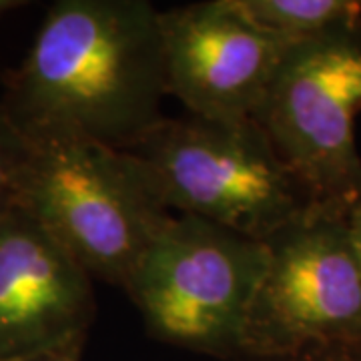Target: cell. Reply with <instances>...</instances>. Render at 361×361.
Here are the masks:
<instances>
[{"label":"cell","mask_w":361,"mask_h":361,"mask_svg":"<svg viewBox=\"0 0 361 361\" xmlns=\"http://www.w3.org/2000/svg\"><path fill=\"white\" fill-rule=\"evenodd\" d=\"M239 360L287 355L361 336V265L348 215L311 205L275 231Z\"/></svg>","instance_id":"8992f818"},{"label":"cell","mask_w":361,"mask_h":361,"mask_svg":"<svg viewBox=\"0 0 361 361\" xmlns=\"http://www.w3.org/2000/svg\"><path fill=\"white\" fill-rule=\"evenodd\" d=\"M241 361H361V336L329 341V343H317L277 357Z\"/></svg>","instance_id":"8fae6325"},{"label":"cell","mask_w":361,"mask_h":361,"mask_svg":"<svg viewBox=\"0 0 361 361\" xmlns=\"http://www.w3.org/2000/svg\"><path fill=\"white\" fill-rule=\"evenodd\" d=\"M167 94L187 113L253 118L291 47L255 26L235 0L161 11Z\"/></svg>","instance_id":"52a82bcc"},{"label":"cell","mask_w":361,"mask_h":361,"mask_svg":"<svg viewBox=\"0 0 361 361\" xmlns=\"http://www.w3.org/2000/svg\"><path fill=\"white\" fill-rule=\"evenodd\" d=\"M161 11L147 0H59L4 77L20 130H63L129 151L163 118Z\"/></svg>","instance_id":"6da1fadb"},{"label":"cell","mask_w":361,"mask_h":361,"mask_svg":"<svg viewBox=\"0 0 361 361\" xmlns=\"http://www.w3.org/2000/svg\"><path fill=\"white\" fill-rule=\"evenodd\" d=\"M361 26L299 42L285 54L253 121L311 205L341 215L361 201Z\"/></svg>","instance_id":"5b68a950"},{"label":"cell","mask_w":361,"mask_h":361,"mask_svg":"<svg viewBox=\"0 0 361 361\" xmlns=\"http://www.w3.org/2000/svg\"><path fill=\"white\" fill-rule=\"evenodd\" d=\"M265 267V241L173 215L123 289L155 339L237 361Z\"/></svg>","instance_id":"277c9868"},{"label":"cell","mask_w":361,"mask_h":361,"mask_svg":"<svg viewBox=\"0 0 361 361\" xmlns=\"http://www.w3.org/2000/svg\"><path fill=\"white\" fill-rule=\"evenodd\" d=\"M247 18L289 44L361 26V2L351 0H235Z\"/></svg>","instance_id":"9c48e42d"},{"label":"cell","mask_w":361,"mask_h":361,"mask_svg":"<svg viewBox=\"0 0 361 361\" xmlns=\"http://www.w3.org/2000/svg\"><path fill=\"white\" fill-rule=\"evenodd\" d=\"M28 161V141L0 106V219L23 201V180Z\"/></svg>","instance_id":"30bf717a"},{"label":"cell","mask_w":361,"mask_h":361,"mask_svg":"<svg viewBox=\"0 0 361 361\" xmlns=\"http://www.w3.org/2000/svg\"><path fill=\"white\" fill-rule=\"evenodd\" d=\"M348 231L351 239V247L355 251V257L361 265V201L349 211L348 215Z\"/></svg>","instance_id":"4fadbf2b"},{"label":"cell","mask_w":361,"mask_h":361,"mask_svg":"<svg viewBox=\"0 0 361 361\" xmlns=\"http://www.w3.org/2000/svg\"><path fill=\"white\" fill-rule=\"evenodd\" d=\"M25 137L20 207L92 279L125 287L175 213L129 151L63 130H26Z\"/></svg>","instance_id":"7a4b0ae2"},{"label":"cell","mask_w":361,"mask_h":361,"mask_svg":"<svg viewBox=\"0 0 361 361\" xmlns=\"http://www.w3.org/2000/svg\"><path fill=\"white\" fill-rule=\"evenodd\" d=\"M80 353H82V345H68V348L42 351V353L25 355V357H16V360L6 361H80Z\"/></svg>","instance_id":"7c38bea8"},{"label":"cell","mask_w":361,"mask_h":361,"mask_svg":"<svg viewBox=\"0 0 361 361\" xmlns=\"http://www.w3.org/2000/svg\"><path fill=\"white\" fill-rule=\"evenodd\" d=\"M129 153L175 215L265 241L311 207L253 118L163 116Z\"/></svg>","instance_id":"3957f363"},{"label":"cell","mask_w":361,"mask_h":361,"mask_svg":"<svg viewBox=\"0 0 361 361\" xmlns=\"http://www.w3.org/2000/svg\"><path fill=\"white\" fill-rule=\"evenodd\" d=\"M16 6H23V2H14V0H0V16L8 11H13Z\"/></svg>","instance_id":"5bb4252c"},{"label":"cell","mask_w":361,"mask_h":361,"mask_svg":"<svg viewBox=\"0 0 361 361\" xmlns=\"http://www.w3.org/2000/svg\"><path fill=\"white\" fill-rule=\"evenodd\" d=\"M92 277L26 209L0 219V361L85 345Z\"/></svg>","instance_id":"ba28073f"}]
</instances>
